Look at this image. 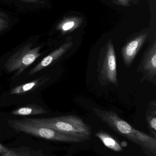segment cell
<instances>
[{
  "mask_svg": "<svg viewBox=\"0 0 156 156\" xmlns=\"http://www.w3.org/2000/svg\"><path fill=\"white\" fill-rule=\"evenodd\" d=\"M2 156H39L38 152L27 147L9 148L6 153L1 154Z\"/></svg>",
  "mask_w": 156,
  "mask_h": 156,
  "instance_id": "obj_13",
  "label": "cell"
},
{
  "mask_svg": "<svg viewBox=\"0 0 156 156\" xmlns=\"http://www.w3.org/2000/svg\"><path fill=\"white\" fill-rule=\"evenodd\" d=\"M74 23L73 22H69L68 23H66L62 27V29L64 31H67L70 29H71L74 27Z\"/></svg>",
  "mask_w": 156,
  "mask_h": 156,
  "instance_id": "obj_14",
  "label": "cell"
},
{
  "mask_svg": "<svg viewBox=\"0 0 156 156\" xmlns=\"http://www.w3.org/2000/svg\"><path fill=\"white\" fill-rule=\"evenodd\" d=\"M145 37L142 36L127 43L121 50L124 63L126 67H130L142 48L145 41Z\"/></svg>",
  "mask_w": 156,
  "mask_h": 156,
  "instance_id": "obj_7",
  "label": "cell"
},
{
  "mask_svg": "<svg viewBox=\"0 0 156 156\" xmlns=\"http://www.w3.org/2000/svg\"><path fill=\"white\" fill-rule=\"evenodd\" d=\"M45 80H46V78L45 77L40 78L30 82L16 86L11 90L10 94H21L26 92L32 90L33 88L37 86V85L40 84L41 82H44Z\"/></svg>",
  "mask_w": 156,
  "mask_h": 156,
  "instance_id": "obj_12",
  "label": "cell"
},
{
  "mask_svg": "<svg viewBox=\"0 0 156 156\" xmlns=\"http://www.w3.org/2000/svg\"><path fill=\"white\" fill-rule=\"evenodd\" d=\"M23 120L38 126L51 128L62 133L90 136L91 127L78 116L73 115L42 118H24Z\"/></svg>",
  "mask_w": 156,
  "mask_h": 156,
  "instance_id": "obj_3",
  "label": "cell"
},
{
  "mask_svg": "<svg viewBox=\"0 0 156 156\" xmlns=\"http://www.w3.org/2000/svg\"><path fill=\"white\" fill-rule=\"evenodd\" d=\"M95 136L100 138L104 146L109 149L115 152L122 151L121 145L110 135L103 132H98L95 133Z\"/></svg>",
  "mask_w": 156,
  "mask_h": 156,
  "instance_id": "obj_10",
  "label": "cell"
},
{
  "mask_svg": "<svg viewBox=\"0 0 156 156\" xmlns=\"http://www.w3.org/2000/svg\"><path fill=\"white\" fill-rule=\"evenodd\" d=\"M24 1L38 3L39 2L38 0H24Z\"/></svg>",
  "mask_w": 156,
  "mask_h": 156,
  "instance_id": "obj_16",
  "label": "cell"
},
{
  "mask_svg": "<svg viewBox=\"0 0 156 156\" xmlns=\"http://www.w3.org/2000/svg\"><path fill=\"white\" fill-rule=\"evenodd\" d=\"M9 126L17 132H22L43 139L52 141L68 143H78L91 139L90 136L84 134H73L62 133L51 128L38 126L20 120H8Z\"/></svg>",
  "mask_w": 156,
  "mask_h": 156,
  "instance_id": "obj_2",
  "label": "cell"
},
{
  "mask_svg": "<svg viewBox=\"0 0 156 156\" xmlns=\"http://www.w3.org/2000/svg\"><path fill=\"white\" fill-rule=\"evenodd\" d=\"M147 122L150 131L156 135V102L151 101L148 104L146 115Z\"/></svg>",
  "mask_w": 156,
  "mask_h": 156,
  "instance_id": "obj_11",
  "label": "cell"
},
{
  "mask_svg": "<svg viewBox=\"0 0 156 156\" xmlns=\"http://www.w3.org/2000/svg\"><path fill=\"white\" fill-rule=\"evenodd\" d=\"M72 46L71 42H68L63 44L57 49L54 50L48 55L44 58L40 63H38L30 71L27 76H30L34 75L51 65L52 63L57 60L65 53H67Z\"/></svg>",
  "mask_w": 156,
  "mask_h": 156,
  "instance_id": "obj_8",
  "label": "cell"
},
{
  "mask_svg": "<svg viewBox=\"0 0 156 156\" xmlns=\"http://www.w3.org/2000/svg\"><path fill=\"white\" fill-rule=\"evenodd\" d=\"M1 133V130H0V133Z\"/></svg>",
  "mask_w": 156,
  "mask_h": 156,
  "instance_id": "obj_17",
  "label": "cell"
},
{
  "mask_svg": "<svg viewBox=\"0 0 156 156\" xmlns=\"http://www.w3.org/2000/svg\"><path fill=\"white\" fill-rule=\"evenodd\" d=\"M47 113V111L40 105L36 104L28 105L14 110L12 112L15 115H31L44 114Z\"/></svg>",
  "mask_w": 156,
  "mask_h": 156,
  "instance_id": "obj_9",
  "label": "cell"
},
{
  "mask_svg": "<svg viewBox=\"0 0 156 156\" xmlns=\"http://www.w3.org/2000/svg\"><path fill=\"white\" fill-rule=\"evenodd\" d=\"M93 111L96 116L114 132L156 155L155 138L134 128L113 111L96 108Z\"/></svg>",
  "mask_w": 156,
  "mask_h": 156,
  "instance_id": "obj_1",
  "label": "cell"
},
{
  "mask_svg": "<svg viewBox=\"0 0 156 156\" xmlns=\"http://www.w3.org/2000/svg\"><path fill=\"white\" fill-rule=\"evenodd\" d=\"M98 71L99 80L102 85L109 83L119 85L116 54L112 42H108L101 50Z\"/></svg>",
  "mask_w": 156,
  "mask_h": 156,
  "instance_id": "obj_4",
  "label": "cell"
},
{
  "mask_svg": "<svg viewBox=\"0 0 156 156\" xmlns=\"http://www.w3.org/2000/svg\"><path fill=\"white\" fill-rule=\"evenodd\" d=\"M137 71L143 74L142 81H148L156 85V42L149 45L147 48L138 66Z\"/></svg>",
  "mask_w": 156,
  "mask_h": 156,
  "instance_id": "obj_6",
  "label": "cell"
},
{
  "mask_svg": "<svg viewBox=\"0 0 156 156\" xmlns=\"http://www.w3.org/2000/svg\"><path fill=\"white\" fill-rule=\"evenodd\" d=\"M9 149V148L5 147V146L0 144V154L1 155L2 154L6 153L7 151H8Z\"/></svg>",
  "mask_w": 156,
  "mask_h": 156,
  "instance_id": "obj_15",
  "label": "cell"
},
{
  "mask_svg": "<svg viewBox=\"0 0 156 156\" xmlns=\"http://www.w3.org/2000/svg\"><path fill=\"white\" fill-rule=\"evenodd\" d=\"M33 44H28L17 50L10 57L5 64L9 72H16L14 77L19 76L33 64L42 54L39 53L41 46L32 48Z\"/></svg>",
  "mask_w": 156,
  "mask_h": 156,
  "instance_id": "obj_5",
  "label": "cell"
}]
</instances>
